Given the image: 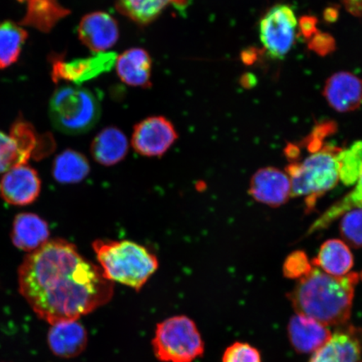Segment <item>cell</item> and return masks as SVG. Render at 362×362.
Masks as SVG:
<instances>
[{
    "instance_id": "obj_33",
    "label": "cell",
    "mask_w": 362,
    "mask_h": 362,
    "mask_svg": "<svg viewBox=\"0 0 362 362\" xmlns=\"http://www.w3.org/2000/svg\"><path fill=\"white\" fill-rule=\"evenodd\" d=\"M346 11L351 15L362 16V0H342Z\"/></svg>"
},
{
    "instance_id": "obj_30",
    "label": "cell",
    "mask_w": 362,
    "mask_h": 362,
    "mask_svg": "<svg viewBox=\"0 0 362 362\" xmlns=\"http://www.w3.org/2000/svg\"><path fill=\"white\" fill-rule=\"evenodd\" d=\"M312 269L305 252H296L287 257L284 265V274L289 279L304 277Z\"/></svg>"
},
{
    "instance_id": "obj_20",
    "label": "cell",
    "mask_w": 362,
    "mask_h": 362,
    "mask_svg": "<svg viewBox=\"0 0 362 362\" xmlns=\"http://www.w3.org/2000/svg\"><path fill=\"white\" fill-rule=\"evenodd\" d=\"M312 264L325 274L343 277L350 274L354 259L345 243L339 239H330L321 246Z\"/></svg>"
},
{
    "instance_id": "obj_35",
    "label": "cell",
    "mask_w": 362,
    "mask_h": 362,
    "mask_svg": "<svg viewBox=\"0 0 362 362\" xmlns=\"http://www.w3.org/2000/svg\"><path fill=\"white\" fill-rule=\"evenodd\" d=\"M257 83L256 76L251 74H247L242 76L241 84L243 87L250 88L255 87Z\"/></svg>"
},
{
    "instance_id": "obj_28",
    "label": "cell",
    "mask_w": 362,
    "mask_h": 362,
    "mask_svg": "<svg viewBox=\"0 0 362 362\" xmlns=\"http://www.w3.org/2000/svg\"><path fill=\"white\" fill-rule=\"evenodd\" d=\"M339 230L344 240L353 247H362V208L342 216Z\"/></svg>"
},
{
    "instance_id": "obj_15",
    "label": "cell",
    "mask_w": 362,
    "mask_h": 362,
    "mask_svg": "<svg viewBox=\"0 0 362 362\" xmlns=\"http://www.w3.org/2000/svg\"><path fill=\"white\" fill-rule=\"evenodd\" d=\"M88 332L78 320L62 321L52 325L47 341L53 354L62 358H74L88 345Z\"/></svg>"
},
{
    "instance_id": "obj_18",
    "label": "cell",
    "mask_w": 362,
    "mask_h": 362,
    "mask_svg": "<svg viewBox=\"0 0 362 362\" xmlns=\"http://www.w3.org/2000/svg\"><path fill=\"white\" fill-rule=\"evenodd\" d=\"M49 235L47 221L37 215L21 214L13 221L12 242L22 251H35L48 242Z\"/></svg>"
},
{
    "instance_id": "obj_29",
    "label": "cell",
    "mask_w": 362,
    "mask_h": 362,
    "mask_svg": "<svg viewBox=\"0 0 362 362\" xmlns=\"http://www.w3.org/2000/svg\"><path fill=\"white\" fill-rule=\"evenodd\" d=\"M223 362H262L259 351L247 343L236 342L224 352Z\"/></svg>"
},
{
    "instance_id": "obj_12",
    "label": "cell",
    "mask_w": 362,
    "mask_h": 362,
    "mask_svg": "<svg viewBox=\"0 0 362 362\" xmlns=\"http://www.w3.org/2000/svg\"><path fill=\"white\" fill-rule=\"evenodd\" d=\"M78 35L81 42L90 51L106 52L119 40V25L108 13H90L81 19Z\"/></svg>"
},
{
    "instance_id": "obj_31",
    "label": "cell",
    "mask_w": 362,
    "mask_h": 362,
    "mask_svg": "<svg viewBox=\"0 0 362 362\" xmlns=\"http://www.w3.org/2000/svg\"><path fill=\"white\" fill-rule=\"evenodd\" d=\"M309 48L317 55L325 57L336 49V40L328 33H317L313 37L308 40Z\"/></svg>"
},
{
    "instance_id": "obj_34",
    "label": "cell",
    "mask_w": 362,
    "mask_h": 362,
    "mask_svg": "<svg viewBox=\"0 0 362 362\" xmlns=\"http://www.w3.org/2000/svg\"><path fill=\"white\" fill-rule=\"evenodd\" d=\"M257 55H259V54H257L256 49H247L242 53V61L243 63H245L246 65H252V63L256 62Z\"/></svg>"
},
{
    "instance_id": "obj_9",
    "label": "cell",
    "mask_w": 362,
    "mask_h": 362,
    "mask_svg": "<svg viewBox=\"0 0 362 362\" xmlns=\"http://www.w3.org/2000/svg\"><path fill=\"white\" fill-rule=\"evenodd\" d=\"M177 139L170 121L161 116L149 117L134 127L132 146L139 155L161 156Z\"/></svg>"
},
{
    "instance_id": "obj_36",
    "label": "cell",
    "mask_w": 362,
    "mask_h": 362,
    "mask_svg": "<svg viewBox=\"0 0 362 362\" xmlns=\"http://www.w3.org/2000/svg\"><path fill=\"white\" fill-rule=\"evenodd\" d=\"M339 11L337 8L329 7L324 13L325 20L327 22H334L337 20Z\"/></svg>"
},
{
    "instance_id": "obj_27",
    "label": "cell",
    "mask_w": 362,
    "mask_h": 362,
    "mask_svg": "<svg viewBox=\"0 0 362 362\" xmlns=\"http://www.w3.org/2000/svg\"><path fill=\"white\" fill-rule=\"evenodd\" d=\"M29 158L11 134L0 131V174L6 173L13 167L26 164Z\"/></svg>"
},
{
    "instance_id": "obj_6",
    "label": "cell",
    "mask_w": 362,
    "mask_h": 362,
    "mask_svg": "<svg viewBox=\"0 0 362 362\" xmlns=\"http://www.w3.org/2000/svg\"><path fill=\"white\" fill-rule=\"evenodd\" d=\"M152 344L156 356L163 362H192L204 353V342L196 324L184 315L158 324Z\"/></svg>"
},
{
    "instance_id": "obj_23",
    "label": "cell",
    "mask_w": 362,
    "mask_h": 362,
    "mask_svg": "<svg viewBox=\"0 0 362 362\" xmlns=\"http://www.w3.org/2000/svg\"><path fill=\"white\" fill-rule=\"evenodd\" d=\"M90 172V165L83 153L66 149L59 155L53 165V176L63 184L78 183Z\"/></svg>"
},
{
    "instance_id": "obj_11",
    "label": "cell",
    "mask_w": 362,
    "mask_h": 362,
    "mask_svg": "<svg viewBox=\"0 0 362 362\" xmlns=\"http://www.w3.org/2000/svg\"><path fill=\"white\" fill-rule=\"evenodd\" d=\"M249 194L257 202L272 207L284 205L291 197V183L286 171L274 167L260 169L253 175Z\"/></svg>"
},
{
    "instance_id": "obj_16",
    "label": "cell",
    "mask_w": 362,
    "mask_h": 362,
    "mask_svg": "<svg viewBox=\"0 0 362 362\" xmlns=\"http://www.w3.org/2000/svg\"><path fill=\"white\" fill-rule=\"evenodd\" d=\"M288 332L291 345L300 353L315 352L332 336L325 325L298 314L289 320Z\"/></svg>"
},
{
    "instance_id": "obj_10",
    "label": "cell",
    "mask_w": 362,
    "mask_h": 362,
    "mask_svg": "<svg viewBox=\"0 0 362 362\" xmlns=\"http://www.w3.org/2000/svg\"><path fill=\"white\" fill-rule=\"evenodd\" d=\"M42 181L37 171L30 165L13 167L4 173L0 181V196L13 206H27L38 198Z\"/></svg>"
},
{
    "instance_id": "obj_21",
    "label": "cell",
    "mask_w": 362,
    "mask_h": 362,
    "mask_svg": "<svg viewBox=\"0 0 362 362\" xmlns=\"http://www.w3.org/2000/svg\"><path fill=\"white\" fill-rule=\"evenodd\" d=\"M25 2L27 11L20 25L33 27L43 33H49L59 21L70 15V11L58 0H26Z\"/></svg>"
},
{
    "instance_id": "obj_1",
    "label": "cell",
    "mask_w": 362,
    "mask_h": 362,
    "mask_svg": "<svg viewBox=\"0 0 362 362\" xmlns=\"http://www.w3.org/2000/svg\"><path fill=\"white\" fill-rule=\"evenodd\" d=\"M21 296L40 319L54 325L78 320L106 305L113 284L63 239L45 243L25 257L19 269Z\"/></svg>"
},
{
    "instance_id": "obj_26",
    "label": "cell",
    "mask_w": 362,
    "mask_h": 362,
    "mask_svg": "<svg viewBox=\"0 0 362 362\" xmlns=\"http://www.w3.org/2000/svg\"><path fill=\"white\" fill-rule=\"evenodd\" d=\"M339 180L347 185L355 184L362 170V141L342 148L339 156Z\"/></svg>"
},
{
    "instance_id": "obj_37",
    "label": "cell",
    "mask_w": 362,
    "mask_h": 362,
    "mask_svg": "<svg viewBox=\"0 0 362 362\" xmlns=\"http://www.w3.org/2000/svg\"><path fill=\"white\" fill-rule=\"evenodd\" d=\"M18 1L21 2V3H24L26 1V0H18Z\"/></svg>"
},
{
    "instance_id": "obj_32",
    "label": "cell",
    "mask_w": 362,
    "mask_h": 362,
    "mask_svg": "<svg viewBox=\"0 0 362 362\" xmlns=\"http://www.w3.org/2000/svg\"><path fill=\"white\" fill-rule=\"evenodd\" d=\"M317 19L314 16H303L300 21V33L304 37L309 40L318 33L317 29Z\"/></svg>"
},
{
    "instance_id": "obj_8",
    "label": "cell",
    "mask_w": 362,
    "mask_h": 362,
    "mask_svg": "<svg viewBox=\"0 0 362 362\" xmlns=\"http://www.w3.org/2000/svg\"><path fill=\"white\" fill-rule=\"evenodd\" d=\"M117 55L113 52L96 53L94 56L66 62L60 56L52 59V76L56 83L59 81L80 85L110 71L115 66Z\"/></svg>"
},
{
    "instance_id": "obj_5",
    "label": "cell",
    "mask_w": 362,
    "mask_h": 362,
    "mask_svg": "<svg viewBox=\"0 0 362 362\" xmlns=\"http://www.w3.org/2000/svg\"><path fill=\"white\" fill-rule=\"evenodd\" d=\"M54 129L67 135L89 132L101 117V105L92 90L76 86H62L49 103Z\"/></svg>"
},
{
    "instance_id": "obj_22",
    "label": "cell",
    "mask_w": 362,
    "mask_h": 362,
    "mask_svg": "<svg viewBox=\"0 0 362 362\" xmlns=\"http://www.w3.org/2000/svg\"><path fill=\"white\" fill-rule=\"evenodd\" d=\"M171 4L183 8L187 6L188 0H117L116 2L121 13L140 25L155 21Z\"/></svg>"
},
{
    "instance_id": "obj_19",
    "label": "cell",
    "mask_w": 362,
    "mask_h": 362,
    "mask_svg": "<svg viewBox=\"0 0 362 362\" xmlns=\"http://www.w3.org/2000/svg\"><path fill=\"white\" fill-rule=\"evenodd\" d=\"M128 151V139L116 127H107L103 129L90 146L94 160L104 166L117 164L124 160Z\"/></svg>"
},
{
    "instance_id": "obj_14",
    "label": "cell",
    "mask_w": 362,
    "mask_h": 362,
    "mask_svg": "<svg viewBox=\"0 0 362 362\" xmlns=\"http://www.w3.org/2000/svg\"><path fill=\"white\" fill-rule=\"evenodd\" d=\"M323 94L333 110L355 111L362 105V80L351 72H338L327 80Z\"/></svg>"
},
{
    "instance_id": "obj_25",
    "label": "cell",
    "mask_w": 362,
    "mask_h": 362,
    "mask_svg": "<svg viewBox=\"0 0 362 362\" xmlns=\"http://www.w3.org/2000/svg\"><path fill=\"white\" fill-rule=\"evenodd\" d=\"M357 208H362V170L358 180L356 182V187L352 191L344 197L341 200L333 204L332 206L320 216L308 230V234L318 232L325 229L333 221L341 217L346 212Z\"/></svg>"
},
{
    "instance_id": "obj_2",
    "label": "cell",
    "mask_w": 362,
    "mask_h": 362,
    "mask_svg": "<svg viewBox=\"0 0 362 362\" xmlns=\"http://www.w3.org/2000/svg\"><path fill=\"white\" fill-rule=\"evenodd\" d=\"M360 279L356 273L334 277L312 268L298 280L288 298L298 315L309 317L325 327H338L350 319L355 288Z\"/></svg>"
},
{
    "instance_id": "obj_24",
    "label": "cell",
    "mask_w": 362,
    "mask_h": 362,
    "mask_svg": "<svg viewBox=\"0 0 362 362\" xmlns=\"http://www.w3.org/2000/svg\"><path fill=\"white\" fill-rule=\"evenodd\" d=\"M28 33L12 21L0 22V70L10 67L18 61Z\"/></svg>"
},
{
    "instance_id": "obj_17",
    "label": "cell",
    "mask_w": 362,
    "mask_h": 362,
    "mask_svg": "<svg viewBox=\"0 0 362 362\" xmlns=\"http://www.w3.org/2000/svg\"><path fill=\"white\" fill-rule=\"evenodd\" d=\"M115 66L121 81L131 87L149 88L152 59L146 49L131 48L117 57Z\"/></svg>"
},
{
    "instance_id": "obj_13",
    "label": "cell",
    "mask_w": 362,
    "mask_h": 362,
    "mask_svg": "<svg viewBox=\"0 0 362 362\" xmlns=\"http://www.w3.org/2000/svg\"><path fill=\"white\" fill-rule=\"evenodd\" d=\"M361 352L362 330L347 327L333 334L310 362H358Z\"/></svg>"
},
{
    "instance_id": "obj_7",
    "label": "cell",
    "mask_w": 362,
    "mask_h": 362,
    "mask_svg": "<svg viewBox=\"0 0 362 362\" xmlns=\"http://www.w3.org/2000/svg\"><path fill=\"white\" fill-rule=\"evenodd\" d=\"M298 22L296 13L287 4H278L262 16L259 35L267 53L274 59H283L296 42Z\"/></svg>"
},
{
    "instance_id": "obj_3",
    "label": "cell",
    "mask_w": 362,
    "mask_h": 362,
    "mask_svg": "<svg viewBox=\"0 0 362 362\" xmlns=\"http://www.w3.org/2000/svg\"><path fill=\"white\" fill-rule=\"evenodd\" d=\"M93 247L104 277L140 291L156 273L158 261L146 247L130 241L96 240Z\"/></svg>"
},
{
    "instance_id": "obj_4",
    "label": "cell",
    "mask_w": 362,
    "mask_h": 362,
    "mask_svg": "<svg viewBox=\"0 0 362 362\" xmlns=\"http://www.w3.org/2000/svg\"><path fill=\"white\" fill-rule=\"evenodd\" d=\"M341 149L325 143L320 148L309 151L304 160L291 162L287 167L291 197H305L308 211L313 210L319 198L338 184Z\"/></svg>"
}]
</instances>
